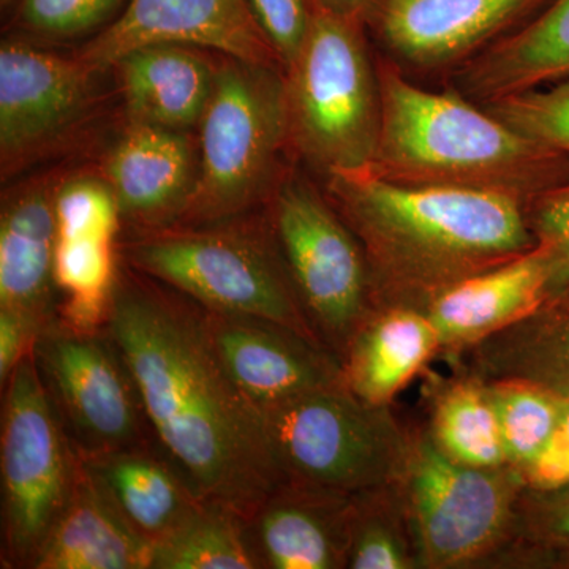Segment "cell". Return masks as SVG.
Segmentation results:
<instances>
[{
	"label": "cell",
	"mask_w": 569,
	"mask_h": 569,
	"mask_svg": "<svg viewBox=\"0 0 569 569\" xmlns=\"http://www.w3.org/2000/svg\"><path fill=\"white\" fill-rule=\"evenodd\" d=\"M485 381L508 463L523 477L556 433L565 397L526 380Z\"/></svg>",
	"instance_id": "f546056e"
},
{
	"label": "cell",
	"mask_w": 569,
	"mask_h": 569,
	"mask_svg": "<svg viewBox=\"0 0 569 569\" xmlns=\"http://www.w3.org/2000/svg\"><path fill=\"white\" fill-rule=\"evenodd\" d=\"M153 545L111 503L80 459L69 501L32 569H152Z\"/></svg>",
	"instance_id": "603a6c76"
},
{
	"label": "cell",
	"mask_w": 569,
	"mask_h": 569,
	"mask_svg": "<svg viewBox=\"0 0 569 569\" xmlns=\"http://www.w3.org/2000/svg\"><path fill=\"white\" fill-rule=\"evenodd\" d=\"M198 50L179 43L144 44L112 66L129 123L181 132L200 126L216 84L217 63Z\"/></svg>",
	"instance_id": "ffe728a7"
},
{
	"label": "cell",
	"mask_w": 569,
	"mask_h": 569,
	"mask_svg": "<svg viewBox=\"0 0 569 569\" xmlns=\"http://www.w3.org/2000/svg\"><path fill=\"white\" fill-rule=\"evenodd\" d=\"M152 569H263L244 516L203 501L170 537L153 546Z\"/></svg>",
	"instance_id": "4316f807"
},
{
	"label": "cell",
	"mask_w": 569,
	"mask_h": 569,
	"mask_svg": "<svg viewBox=\"0 0 569 569\" xmlns=\"http://www.w3.org/2000/svg\"><path fill=\"white\" fill-rule=\"evenodd\" d=\"M527 482L515 467L463 466L415 427L402 478L419 569L492 568L515 535Z\"/></svg>",
	"instance_id": "ba28073f"
},
{
	"label": "cell",
	"mask_w": 569,
	"mask_h": 569,
	"mask_svg": "<svg viewBox=\"0 0 569 569\" xmlns=\"http://www.w3.org/2000/svg\"><path fill=\"white\" fill-rule=\"evenodd\" d=\"M355 496L282 482L247 519L263 569H347Z\"/></svg>",
	"instance_id": "ac0fdd59"
},
{
	"label": "cell",
	"mask_w": 569,
	"mask_h": 569,
	"mask_svg": "<svg viewBox=\"0 0 569 569\" xmlns=\"http://www.w3.org/2000/svg\"><path fill=\"white\" fill-rule=\"evenodd\" d=\"M320 2L337 13L362 22L369 28L380 9L381 0H320Z\"/></svg>",
	"instance_id": "f35d334b"
},
{
	"label": "cell",
	"mask_w": 569,
	"mask_h": 569,
	"mask_svg": "<svg viewBox=\"0 0 569 569\" xmlns=\"http://www.w3.org/2000/svg\"><path fill=\"white\" fill-rule=\"evenodd\" d=\"M427 436L445 456L463 466H509L496 408L482 378L458 369L430 385Z\"/></svg>",
	"instance_id": "484cf974"
},
{
	"label": "cell",
	"mask_w": 569,
	"mask_h": 569,
	"mask_svg": "<svg viewBox=\"0 0 569 569\" xmlns=\"http://www.w3.org/2000/svg\"><path fill=\"white\" fill-rule=\"evenodd\" d=\"M80 56L66 58L22 40L0 48V162L18 173L54 151L96 107L97 74Z\"/></svg>",
	"instance_id": "7c38bea8"
},
{
	"label": "cell",
	"mask_w": 569,
	"mask_h": 569,
	"mask_svg": "<svg viewBox=\"0 0 569 569\" xmlns=\"http://www.w3.org/2000/svg\"><path fill=\"white\" fill-rule=\"evenodd\" d=\"M526 217L537 244L548 249V299L569 295V182L535 198Z\"/></svg>",
	"instance_id": "e575fe53"
},
{
	"label": "cell",
	"mask_w": 569,
	"mask_h": 569,
	"mask_svg": "<svg viewBox=\"0 0 569 569\" xmlns=\"http://www.w3.org/2000/svg\"><path fill=\"white\" fill-rule=\"evenodd\" d=\"M381 130L369 173L406 186L455 187L530 204L569 182V159L531 141L451 84L427 91L377 54Z\"/></svg>",
	"instance_id": "3957f363"
},
{
	"label": "cell",
	"mask_w": 569,
	"mask_h": 569,
	"mask_svg": "<svg viewBox=\"0 0 569 569\" xmlns=\"http://www.w3.org/2000/svg\"><path fill=\"white\" fill-rule=\"evenodd\" d=\"M54 189L28 183L7 194L0 216V309L43 331L59 316L54 280Z\"/></svg>",
	"instance_id": "d6986e66"
},
{
	"label": "cell",
	"mask_w": 569,
	"mask_h": 569,
	"mask_svg": "<svg viewBox=\"0 0 569 569\" xmlns=\"http://www.w3.org/2000/svg\"><path fill=\"white\" fill-rule=\"evenodd\" d=\"M58 238H99L114 241L122 216L110 183L78 176L54 189Z\"/></svg>",
	"instance_id": "836d02e7"
},
{
	"label": "cell",
	"mask_w": 569,
	"mask_h": 569,
	"mask_svg": "<svg viewBox=\"0 0 569 569\" xmlns=\"http://www.w3.org/2000/svg\"><path fill=\"white\" fill-rule=\"evenodd\" d=\"M198 130L197 192L182 224L236 219L271 200L288 152L283 69L223 56Z\"/></svg>",
	"instance_id": "8992f818"
},
{
	"label": "cell",
	"mask_w": 569,
	"mask_h": 569,
	"mask_svg": "<svg viewBox=\"0 0 569 569\" xmlns=\"http://www.w3.org/2000/svg\"><path fill=\"white\" fill-rule=\"evenodd\" d=\"M204 312L224 369L258 410L346 385L340 359L295 329L263 318Z\"/></svg>",
	"instance_id": "9a60e30c"
},
{
	"label": "cell",
	"mask_w": 569,
	"mask_h": 569,
	"mask_svg": "<svg viewBox=\"0 0 569 569\" xmlns=\"http://www.w3.org/2000/svg\"><path fill=\"white\" fill-rule=\"evenodd\" d=\"M261 415L283 482L356 496L402 481L415 429L391 406H372L337 385Z\"/></svg>",
	"instance_id": "52a82bcc"
},
{
	"label": "cell",
	"mask_w": 569,
	"mask_h": 569,
	"mask_svg": "<svg viewBox=\"0 0 569 569\" xmlns=\"http://www.w3.org/2000/svg\"><path fill=\"white\" fill-rule=\"evenodd\" d=\"M569 567V482L520 493L515 535L492 568Z\"/></svg>",
	"instance_id": "4dcf8cb0"
},
{
	"label": "cell",
	"mask_w": 569,
	"mask_h": 569,
	"mask_svg": "<svg viewBox=\"0 0 569 569\" xmlns=\"http://www.w3.org/2000/svg\"><path fill=\"white\" fill-rule=\"evenodd\" d=\"M366 29L310 0L305 44L283 71L288 153L325 178L376 159L383 104Z\"/></svg>",
	"instance_id": "277c9868"
},
{
	"label": "cell",
	"mask_w": 569,
	"mask_h": 569,
	"mask_svg": "<svg viewBox=\"0 0 569 569\" xmlns=\"http://www.w3.org/2000/svg\"><path fill=\"white\" fill-rule=\"evenodd\" d=\"M39 331L28 320L0 309V385L6 387L14 367L26 355L31 353Z\"/></svg>",
	"instance_id": "74e56055"
},
{
	"label": "cell",
	"mask_w": 569,
	"mask_h": 569,
	"mask_svg": "<svg viewBox=\"0 0 569 569\" xmlns=\"http://www.w3.org/2000/svg\"><path fill=\"white\" fill-rule=\"evenodd\" d=\"M523 479L530 488H553L569 482V396L565 397L556 433L541 456L526 470Z\"/></svg>",
	"instance_id": "8d00e7d4"
},
{
	"label": "cell",
	"mask_w": 569,
	"mask_h": 569,
	"mask_svg": "<svg viewBox=\"0 0 569 569\" xmlns=\"http://www.w3.org/2000/svg\"><path fill=\"white\" fill-rule=\"evenodd\" d=\"M347 569H419L402 481L356 493Z\"/></svg>",
	"instance_id": "f1b7e54d"
},
{
	"label": "cell",
	"mask_w": 569,
	"mask_h": 569,
	"mask_svg": "<svg viewBox=\"0 0 569 569\" xmlns=\"http://www.w3.org/2000/svg\"><path fill=\"white\" fill-rule=\"evenodd\" d=\"M80 459L127 523L153 546L206 501L157 445Z\"/></svg>",
	"instance_id": "7402d4cb"
},
{
	"label": "cell",
	"mask_w": 569,
	"mask_h": 569,
	"mask_svg": "<svg viewBox=\"0 0 569 569\" xmlns=\"http://www.w3.org/2000/svg\"><path fill=\"white\" fill-rule=\"evenodd\" d=\"M482 380H526L569 396V295L493 332L452 361Z\"/></svg>",
	"instance_id": "d4e9b609"
},
{
	"label": "cell",
	"mask_w": 569,
	"mask_h": 569,
	"mask_svg": "<svg viewBox=\"0 0 569 569\" xmlns=\"http://www.w3.org/2000/svg\"><path fill=\"white\" fill-rule=\"evenodd\" d=\"M103 178L122 222L134 231L178 227L197 192L198 149L189 132L129 123L104 162Z\"/></svg>",
	"instance_id": "2e32d148"
},
{
	"label": "cell",
	"mask_w": 569,
	"mask_h": 569,
	"mask_svg": "<svg viewBox=\"0 0 569 569\" xmlns=\"http://www.w3.org/2000/svg\"><path fill=\"white\" fill-rule=\"evenodd\" d=\"M549 276L548 249L537 244L430 299L422 310L436 328L440 356L455 361L475 343L529 316L548 299Z\"/></svg>",
	"instance_id": "e0dca14e"
},
{
	"label": "cell",
	"mask_w": 569,
	"mask_h": 569,
	"mask_svg": "<svg viewBox=\"0 0 569 569\" xmlns=\"http://www.w3.org/2000/svg\"><path fill=\"white\" fill-rule=\"evenodd\" d=\"M325 193L365 249L377 307L421 309L441 291L537 246L526 208L500 194L406 186L367 170Z\"/></svg>",
	"instance_id": "7a4b0ae2"
},
{
	"label": "cell",
	"mask_w": 569,
	"mask_h": 569,
	"mask_svg": "<svg viewBox=\"0 0 569 569\" xmlns=\"http://www.w3.org/2000/svg\"><path fill=\"white\" fill-rule=\"evenodd\" d=\"M118 274L114 241L58 238L54 280L56 287L63 293L58 320L77 331L103 329Z\"/></svg>",
	"instance_id": "83f0119b"
},
{
	"label": "cell",
	"mask_w": 569,
	"mask_h": 569,
	"mask_svg": "<svg viewBox=\"0 0 569 569\" xmlns=\"http://www.w3.org/2000/svg\"><path fill=\"white\" fill-rule=\"evenodd\" d=\"M569 78V0H550L537 17L463 63L448 84L479 104Z\"/></svg>",
	"instance_id": "44dd1931"
},
{
	"label": "cell",
	"mask_w": 569,
	"mask_h": 569,
	"mask_svg": "<svg viewBox=\"0 0 569 569\" xmlns=\"http://www.w3.org/2000/svg\"><path fill=\"white\" fill-rule=\"evenodd\" d=\"M550 0H381L369 28L411 77L447 74L537 17Z\"/></svg>",
	"instance_id": "4fadbf2b"
},
{
	"label": "cell",
	"mask_w": 569,
	"mask_h": 569,
	"mask_svg": "<svg viewBox=\"0 0 569 569\" xmlns=\"http://www.w3.org/2000/svg\"><path fill=\"white\" fill-rule=\"evenodd\" d=\"M2 391V567L32 569L69 501L80 458L32 351Z\"/></svg>",
	"instance_id": "30bf717a"
},
{
	"label": "cell",
	"mask_w": 569,
	"mask_h": 569,
	"mask_svg": "<svg viewBox=\"0 0 569 569\" xmlns=\"http://www.w3.org/2000/svg\"><path fill=\"white\" fill-rule=\"evenodd\" d=\"M2 2V7H9L11 3L17 2V0H0Z\"/></svg>",
	"instance_id": "ab89813d"
},
{
	"label": "cell",
	"mask_w": 569,
	"mask_h": 569,
	"mask_svg": "<svg viewBox=\"0 0 569 569\" xmlns=\"http://www.w3.org/2000/svg\"><path fill=\"white\" fill-rule=\"evenodd\" d=\"M283 70L298 58L310 22V0H247Z\"/></svg>",
	"instance_id": "d590c367"
},
{
	"label": "cell",
	"mask_w": 569,
	"mask_h": 569,
	"mask_svg": "<svg viewBox=\"0 0 569 569\" xmlns=\"http://www.w3.org/2000/svg\"><path fill=\"white\" fill-rule=\"evenodd\" d=\"M152 43L189 44L283 69L247 0H130L78 56L104 71L127 52Z\"/></svg>",
	"instance_id": "5bb4252c"
},
{
	"label": "cell",
	"mask_w": 569,
	"mask_h": 569,
	"mask_svg": "<svg viewBox=\"0 0 569 569\" xmlns=\"http://www.w3.org/2000/svg\"><path fill=\"white\" fill-rule=\"evenodd\" d=\"M14 28L36 40L63 41L103 32L130 0H17Z\"/></svg>",
	"instance_id": "1f68e13d"
},
{
	"label": "cell",
	"mask_w": 569,
	"mask_h": 569,
	"mask_svg": "<svg viewBox=\"0 0 569 569\" xmlns=\"http://www.w3.org/2000/svg\"><path fill=\"white\" fill-rule=\"evenodd\" d=\"M269 220L310 325L340 359L376 310L365 249L326 193L305 176H282Z\"/></svg>",
	"instance_id": "9c48e42d"
},
{
	"label": "cell",
	"mask_w": 569,
	"mask_h": 569,
	"mask_svg": "<svg viewBox=\"0 0 569 569\" xmlns=\"http://www.w3.org/2000/svg\"><path fill=\"white\" fill-rule=\"evenodd\" d=\"M437 356L440 340L425 310L377 307L348 347L343 381L359 399L392 406L396 396Z\"/></svg>",
	"instance_id": "cb8c5ba5"
},
{
	"label": "cell",
	"mask_w": 569,
	"mask_h": 569,
	"mask_svg": "<svg viewBox=\"0 0 569 569\" xmlns=\"http://www.w3.org/2000/svg\"><path fill=\"white\" fill-rule=\"evenodd\" d=\"M157 447L203 500L249 519L282 485L263 415L224 369L203 307L127 266L104 325Z\"/></svg>",
	"instance_id": "6da1fadb"
},
{
	"label": "cell",
	"mask_w": 569,
	"mask_h": 569,
	"mask_svg": "<svg viewBox=\"0 0 569 569\" xmlns=\"http://www.w3.org/2000/svg\"><path fill=\"white\" fill-rule=\"evenodd\" d=\"M238 219L137 231L122 244L123 261L209 312L263 318L321 343L296 293L269 216L263 222Z\"/></svg>",
	"instance_id": "5b68a950"
},
{
	"label": "cell",
	"mask_w": 569,
	"mask_h": 569,
	"mask_svg": "<svg viewBox=\"0 0 569 569\" xmlns=\"http://www.w3.org/2000/svg\"><path fill=\"white\" fill-rule=\"evenodd\" d=\"M32 355L80 458L157 445L129 367L107 329L77 331L56 320L37 337Z\"/></svg>",
	"instance_id": "8fae6325"
},
{
	"label": "cell",
	"mask_w": 569,
	"mask_h": 569,
	"mask_svg": "<svg viewBox=\"0 0 569 569\" xmlns=\"http://www.w3.org/2000/svg\"><path fill=\"white\" fill-rule=\"evenodd\" d=\"M482 107L516 132L569 159V78Z\"/></svg>",
	"instance_id": "d6a6232c"
}]
</instances>
